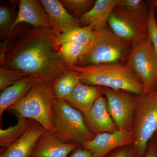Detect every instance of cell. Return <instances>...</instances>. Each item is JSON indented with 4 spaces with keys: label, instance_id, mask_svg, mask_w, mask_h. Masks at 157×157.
Wrapping results in <instances>:
<instances>
[{
    "label": "cell",
    "instance_id": "cell-1",
    "mask_svg": "<svg viewBox=\"0 0 157 157\" xmlns=\"http://www.w3.org/2000/svg\"><path fill=\"white\" fill-rule=\"evenodd\" d=\"M50 28H35L23 35L1 62V67L19 70L51 84L68 66Z\"/></svg>",
    "mask_w": 157,
    "mask_h": 157
},
{
    "label": "cell",
    "instance_id": "cell-2",
    "mask_svg": "<svg viewBox=\"0 0 157 157\" xmlns=\"http://www.w3.org/2000/svg\"><path fill=\"white\" fill-rule=\"evenodd\" d=\"M67 69L77 72L80 82L84 84L125 91L137 96L146 92L141 82L127 65L115 63L68 66Z\"/></svg>",
    "mask_w": 157,
    "mask_h": 157
},
{
    "label": "cell",
    "instance_id": "cell-3",
    "mask_svg": "<svg viewBox=\"0 0 157 157\" xmlns=\"http://www.w3.org/2000/svg\"><path fill=\"white\" fill-rule=\"evenodd\" d=\"M55 99L51 84L38 79L27 94L7 110L30 119L54 133L52 107Z\"/></svg>",
    "mask_w": 157,
    "mask_h": 157
},
{
    "label": "cell",
    "instance_id": "cell-4",
    "mask_svg": "<svg viewBox=\"0 0 157 157\" xmlns=\"http://www.w3.org/2000/svg\"><path fill=\"white\" fill-rule=\"evenodd\" d=\"M52 111L54 133L60 140L81 146L95 136L88 128L81 113L67 101L55 99Z\"/></svg>",
    "mask_w": 157,
    "mask_h": 157
},
{
    "label": "cell",
    "instance_id": "cell-5",
    "mask_svg": "<svg viewBox=\"0 0 157 157\" xmlns=\"http://www.w3.org/2000/svg\"><path fill=\"white\" fill-rule=\"evenodd\" d=\"M95 30L89 48L75 66L119 63L125 56L129 42L119 38L107 26Z\"/></svg>",
    "mask_w": 157,
    "mask_h": 157
},
{
    "label": "cell",
    "instance_id": "cell-6",
    "mask_svg": "<svg viewBox=\"0 0 157 157\" xmlns=\"http://www.w3.org/2000/svg\"><path fill=\"white\" fill-rule=\"evenodd\" d=\"M132 131L133 145L139 157H144L153 135L157 132V91L145 92L137 97Z\"/></svg>",
    "mask_w": 157,
    "mask_h": 157
},
{
    "label": "cell",
    "instance_id": "cell-7",
    "mask_svg": "<svg viewBox=\"0 0 157 157\" xmlns=\"http://www.w3.org/2000/svg\"><path fill=\"white\" fill-rule=\"evenodd\" d=\"M127 65L143 84L146 92L157 91V56L149 37L133 42Z\"/></svg>",
    "mask_w": 157,
    "mask_h": 157
},
{
    "label": "cell",
    "instance_id": "cell-8",
    "mask_svg": "<svg viewBox=\"0 0 157 157\" xmlns=\"http://www.w3.org/2000/svg\"><path fill=\"white\" fill-rule=\"evenodd\" d=\"M102 93L107 100L108 111L117 128L132 131L137 97L128 92L106 87H102Z\"/></svg>",
    "mask_w": 157,
    "mask_h": 157
},
{
    "label": "cell",
    "instance_id": "cell-9",
    "mask_svg": "<svg viewBox=\"0 0 157 157\" xmlns=\"http://www.w3.org/2000/svg\"><path fill=\"white\" fill-rule=\"evenodd\" d=\"M135 142V135L132 130L118 129L111 133L98 134L81 146L91 152L94 157H104L113 149L134 145Z\"/></svg>",
    "mask_w": 157,
    "mask_h": 157
},
{
    "label": "cell",
    "instance_id": "cell-10",
    "mask_svg": "<svg viewBox=\"0 0 157 157\" xmlns=\"http://www.w3.org/2000/svg\"><path fill=\"white\" fill-rule=\"evenodd\" d=\"M23 22L30 24L35 28H52L50 20L41 1L37 0L19 1L18 13L9 29L8 39L15 27L19 24Z\"/></svg>",
    "mask_w": 157,
    "mask_h": 157
},
{
    "label": "cell",
    "instance_id": "cell-11",
    "mask_svg": "<svg viewBox=\"0 0 157 157\" xmlns=\"http://www.w3.org/2000/svg\"><path fill=\"white\" fill-rule=\"evenodd\" d=\"M78 144L66 143L55 133L45 130L37 140L30 156L31 157H68L79 147Z\"/></svg>",
    "mask_w": 157,
    "mask_h": 157
},
{
    "label": "cell",
    "instance_id": "cell-12",
    "mask_svg": "<svg viewBox=\"0 0 157 157\" xmlns=\"http://www.w3.org/2000/svg\"><path fill=\"white\" fill-rule=\"evenodd\" d=\"M84 119L88 128L94 135L111 133L117 130L107 108L106 98L101 95L85 116Z\"/></svg>",
    "mask_w": 157,
    "mask_h": 157
},
{
    "label": "cell",
    "instance_id": "cell-13",
    "mask_svg": "<svg viewBox=\"0 0 157 157\" xmlns=\"http://www.w3.org/2000/svg\"><path fill=\"white\" fill-rule=\"evenodd\" d=\"M42 6L48 15L52 28L57 34L63 33L80 26L78 19L67 11L58 0H41Z\"/></svg>",
    "mask_w": 157,
    "mask_h": 157
},
{
    "label": "cell",
    "instance_id": "cell-14",
    "mask_svg": "<svg viewBox=\"0 0 157 157\" xmlns=\"http://www.w3.org/2000/svg\"><path fill=\"white\" fill-rule=\"evenodd\" d=\"M109 28L124 41L131 43L148 37L146 30L140 27L128 17L114 10L107 20Z\"/></svg>",
    "mask_w": 157,
    "mask_h": 157
},
{
    "label": "cell",
    "instance_id": "cell-15",
    "mask_svg": "<svg viewBox=\"0 0 157 157\" xmlns=\"http://www.w3.org/2000/svg\"><path fill=\"white\" fill-rule=\"evenodd\" d=\"M119 0H97L92 9L78 18L80 26L94 25V30L107 26V20L114 11Z\"/></svg>",
    "mask_w": 157,
    "mask_h": 157
},
{
    "label": "cell",
    "instance_id": "cell-16",
    "mask_svg": "<svg viewBox=\"0 0 157 157\" xmlns=\"http://www.w3.org/2000/svg\"><path fill=\"white\" fill-rule=\"evenodd\" d=\"M102 94V87L79 82L65 101L85 116Z\"/></svg>",
    "mask_w": 157,
    "mask_h": 157
},
{
    "label": "cell",
    "instance_id": "cell-17",
    "mask_svg": "<svg viewBox=\"0 0 157 157\" xmlns=\"http://www.w3.org/2000/svg\"><path fill=\"white\" fill-rule=\"evenodd\" d=\"M45 130L36 123L19 140L5 150L0 157H29L37 140Z\"/></svg>",
    "mask_w": 157,
    "mask_h": 157
},
{
    "label": "cell",
    "instance_id": "cell-18",
    "mask_svg": "<svg viewBox=\"0 0 157 157\" xmlns=\"http://www.w3.org/2000/svg\"><path fill=\"white\" fill-rule=\"evenodd\" d=\"M38 79L36 76H28L2 91L0 95L1 120L4 112L25 97Z\"/></svg>",
    "mask_w": 157,
    "mask_h": 157
},
{
    "label": "cell",
    "instance_id": "cell-19",
    "mask_svg": "<svg viewBox=\"0 0 157 157\" xmlns=\"http://www.w3.org/2000/svg\"><path fill=\"white\" fill-rule=\"evenodd\" d=\"M114 10L132 19L147 31L149 9L142 0H119Z\"/></svg>",
    "mask_w": 157,
    "mask_h": 157
},
{
    "label": "cell",
    "instance_id": "cell-20",
    "mask_svg": "<svg viewBox=\"0 0 157 157\" xmlns=\"http://www.w3.org/2000/svg\"><path fill=\"white\" fill-rule=\"evenodd\" d=\"M13 113L17 118V124L7 129H0V146L5 150L19 140L31 127L37 123L17 113Z\"/></svg>",
    "mask_w": 157,
    "mask_h": 157
},
{
    "label": "cell",
    "instance_id": "cell-21",
    "mask_svg": "<svg viewBox=\"0 0 157 157\" xmlns=\"http://www.w3.org/2000/svg\"><path fill=\"white\" fill-rule=\"evenodd\" d=\"M79 82L80 78L77 72L66 70L51 83L56 99L65 101Z\"/></svg>",
    "mask_w": 157,
    "mask_h": 157
},
{
    "label": "cell",
    "instance_id": "cell-22",
    "mask_svg": "<svg viewBox=\"0 0 157 157\" xmlns=\"http://www.w3.org/2000/svg\"><path fill=\"white\" fill-rule=\"evenodd\" d=\"M95 35L94 25L79 26L67 33L57 34L56 40L60 46L69 42H80L90 44Z\"/></svg>",
    "mask_w": 157,
    "mask_h": 157
},
{
    "label": "cell",
    "instance_id": "cell-23",
    "mask_svg": "<svg viewBox=\"0 0 157 157\" xmlns=\"http://www.w3.org/2000/svg\"><path fill=\"white\" fill-rule=\"evenodd\" d=\"M90 44L69 42L61 45L60 51L67 66L76 65L79 59L87 51Z\"/></svg>",
    "mask_w": 157,
    "mask_h": 157
},
{
    "label": "cell",
    "instance_id": "cell-24",
    "mask_svg": "<svg viewBox=\"0 0 157 157\" xmlns=\"http://www.w3.org/2000/svg\"><path fill=\"white\" fill-rule=\"evenodd\" d=\"M28 76L25 73L19 70L1 67L0 90L2 91Z\"/></svg>",
    "mask_w": 157,
    "mask_h": 157
},
{
    "label": "cell",
    "instance_id": "cell-25",
    "mask_svg": "<svg viewBox=\"0 0 157 157\" xmlns=\"http://www.w3.org/2000/svg\"><path fill=\"white\" fill-rule=\"evenodd\" d=\"M65 7L68 8L79 18L87 13L94 6L95 1L92 0H62Z\"/></svg>",
    "mask_w": 157,
    "mask_h": 157
},
{
    "label": "cell",
    "instance_id": "cell-26",
    "mask_svg": "<svg viewBox=\"0 0 157 157\" xmlns=\"http://www.w3.org/2000/svg\"><path fill=\"white\" fill-rule=\"evenodd\" d=\"M147 27L149 38L152 43L157 56V25L155 11L154 8L151 7L149 9Z\"/></svg>",
    "mask_w": 157,
    "mask_h": 157
},
{
    "label": "cell",
    "instance_id": "cell-27",
    "mask_svg": "<svg viewBox=\"0 0 157 157\" xmlns=\"http://www.w3.org/2000/svg\"><path fill=\"white\" fill-rule=\"evenodd\" d=\"M13 21L11 19V12L7 6H1L0 7V29L1 35L5 33L9 35V29Z\"/></svg>",
    "mask_w": 157,
    "mask_h": 157
},
{
    "label": "cell",
    "instance_id": "cell-28",
    "mask_svg": "<svg viewBox=\"0 0 157 157\" xmlns=\"http://www.w3.org/2000/svg\"><path fill=\"white\" fill-rule=\"evenodd\" d=\"M109 157H139L133 145L124 147Z\"/></svg>",
    "mask_w": 157,
    "mask_h": 157
},
{
    "label": "cell",
    "instance_id": "cell-29",
    "mask_svg": "<svg viewBox=\"0 0 157 157\" xmlns=\"http://www.w3.org/2000/svg\"><path fill=\"white\" fill-rule=\"evenodd\" d=\"M144 157H157V140L152 139L150 141L146 153Z\"/></svg>",
    "mask_w": 157,
    "mask_h": 157
},
{
    "label": "cell",
    "instance_id": "cell-30",
    "mask_svg": "<svg viewBox=\"0 0 157 157\" xmlns=\"http://www.w3.org/2000/svg\"><path fill=\"white\" fill-rule=\"evenodd\" d=\"M72 152L69 157H94L91 152L85 149L81 146L75 149Z\"/></svg>",
    "mask_w": 157,
    "mask_h": 157
},
{
    "label": "cell",
    "instance_id": "cell-31",
    "mask_svg": "<svg viewBox=\"0 0 157 157\" xmlns=\"http://www.w3.org/2000/svg\"><path fill=\"white\" fill-rule=\"evenodd\" d=\"M151 7L154 8L156 14V22L157 25V0L150 1Z\"/></svg>",
    "mask_w": 157,
    "mask_h": 157
},
{
    "label": "cell",
    "instance_id": "cell-32",
    "mask_svg": "<svg viewBox=\"0 0 157 157\" xmlns=\"http://www.w3.org/2000/svg\"><path fill=\"white\" fill-rule=\"evenodd\" d=\"M156 140H157V136H156Z\"/></svg>",
    "mask_w": 157,
    "mask_h": 157
},
{
    "label": "cell",
    "instance_id": "cell-33",
    "mask_svg": "<svg viewBox=\"0 0 157 157\" xmlns=\"http://www.w3.org/2000/svg\"><path fill=\"white\" fill-rule=\"evenodd\" d=\"M29 157H31L30 156Z\"/></svg>",
    "mask_w": 157,
    "mask_h": 157
}]
</instances>
